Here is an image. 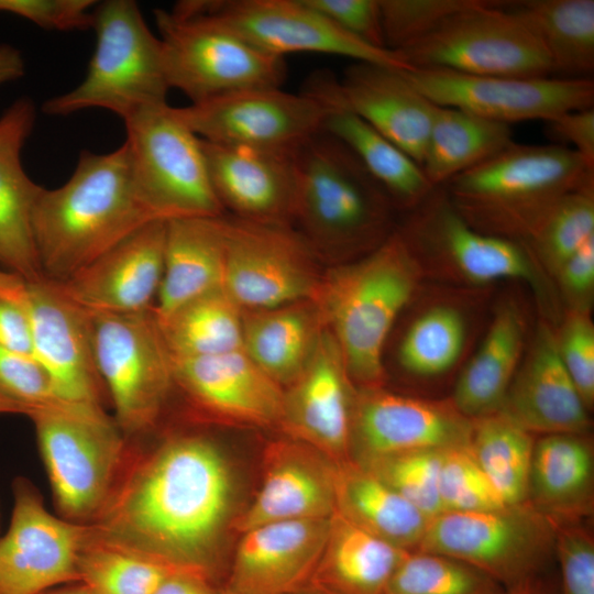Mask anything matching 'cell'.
Here are the masks:
<instances>
[{
  "instance_id": "cell-9",
  "label": "cell",
  "mask_w": 594,
  "mask_h": 594,
  "mask_svg": "<svg viewBox=\"0 0 594 594\" xmlns=\"http://www.w3.org/2000/svg\"><path fill=\"white\" fill-rule=\"evenodd\" d=\"M99 374L113 419L129 442L156 432L175 391L173 358L153 309L92 312Z\"/></svg>"
},
{
  "instance_id": "cell-38",
  "label": "cell",
  "mask_w": 594,
  "mask_h": 594,
  "mask_svg": "<svg viewBox=\"0 0 594 594\" xmlns=\"http://www.w3.org/2000/svg\"><path fill=\"white\" fill-rule=\"evenodd\" d=\"M513 142V131L508 124L433 103L421 167L431 186L438 188Z\"/></svg>"
},
{
  "instance_id": "cell-62",
  "label": "cell",
  "mask_w": 594,
  "mask_h": 594,
  "mask_svg": "<svg viewBox=\"0 0 594 594\" xmlns=\"http://www.w3.org/2000/svg\"><path fill=\"white\" fill-rule=\"evenodd\" d=\"M218 594H239V593L227 587L226 590L218 592Z\"/></svg>"
},
{
  "instance_id": "cell-14",
  "label": "cell",
  "mask_w": 594,
  "mask_h": 594,
  "mask_svg": "<svg viewBox=\"0 0 594 594\" xmlns=\"http://www.w3.org/2000/svg\"><path fill=\"white\" fill-rule=\"evenodd\" d=\"M173 110L204 141L295 153L322 131L331 109L305 91L262 88Z\"/></svg>"
},
{
  "instance_id": "cell-30",
  "label": "cell",
  "mask_w": 594,
  "mask_h": 594,
  "mask_svg": "<svg viewBox=\"0 0 594 594\" xmlns=\"http://www.w3.org/2000/svg\"><path fill=\"white\" fill-rule=\"evenodd\" d=\"M594 454L587 435L559 433L535 441L527 502L550 521L590 519Z\"/></svg>"
},
{
  "instance_id": "cell-42",
  "label": "cell",
  "mask_w": 594,
  "mask_h": 594,
  "mask_svg": "<svg viewBox=\"0 0 594 594\" xmlns=\"http://www.w3.org/2000/svg\"><path fill=\"white\" fill-rule=\"evenodd\" d=\"M176 571L185 570L108 541L92 526L78 561L79 582L92 594H153Z\"/></svg>"
},
{
  "instance_id": "cell-2",
  "label": "cell",
  "mask_w": 594,
  "mask_h": 594,
  "mask_svg": "<svg viewBox=\"0 0 594 594\" xmlns=\"http://www.w3.org/2000/svg\"><path fill=\"white\" fill-rule=\"evenodd\" d=\"M162 220L134 182L124 142L109 153L82 151L69 179L42 187L32 227L44 278L64 284L148 222Z\"/></svg>"
},
{
  "instance_id": "cell-31",
  "label": "cell",
  "mask_w": 594,
  "mask_h": 594,
  "mask_svg": "<svg viewBox=\"0 0 594 594\" xmlns=\"http://www.w3.org/2000/svg\"><path fill=\"white\" fill-rule=\"evenodd\" d=\"M224 217L166 221L164 272L153 307L157 319L193 298L223 287Z\"/></svg>"
},
{
  "instance_id": "cell-50",
  "label": "cell",
  "mask_w": 594,
  "mask_h": 594,
  "mask_svg": "<svg viewBox=\"0 0 594 594\" xmlns=\"http://www.w3.org/2000/svg\"><path fill=\"white\" fill-rule=\"evenodd\" d=\"M560 359L590 410L594 404V324L590 310L570 309L556 331Z\"/></svg>"
},
{
  "instance_id": "cell-19",
  "label": "cell",
  "mask_w": 594,
  "mask_h": 594,
  "mask_svg": "<svg viewBox=\"0 0 594 594\" xmlns=\"http://www.w3.org/2000/svg\"><path fill=\"white\" fill-rule=\"evenodd\" d=\"M201 4L232 31L278 57L320 53L409 70L397 52L361 42L305 0H201Z\"/></svg>"
},
{
  "instance_id": "cell-54",
  "label": "cell",
  "mask_w": 594,
  "mask_h": 594,
  "mask_svg": "<svg viewBox=\"0 0 594 594\" xmlns=\"http://www.w3.org/2000/svg\"><path fill=\"white\" fill-rule=\"evenodd\" d=\"M573 310H590L594 289V238L571 255L554 275Z\"/></svg>"
},
{
  "instance_id": "cell-18",
  "label": "cell",
  "mask_w": 594,
  "mask_h": 594,
  "mask_svg": "<svg viewBox=\"0 0 594 594\" xmlns=\"http://www.w3.org/2000/svg\"><path fill=\"white\" fill-rule=\"evenodd\" d=\"M25 299L33 356L47 371L57 397L105 408L109 399L97 366L92 311L44 277L25 283Z\"/></svg>"
},
{
  "instance_id": "cell-58",
  "label": "cell",
  "mask_w": 594,
  "mask_h": 594,
  "mask_svg": "<svg viewBox=\"0 0 594 594\" xmlns=\"http://www.w3.org/2000/svg\"><path fill=\"white\" fill-rule=\"evenodd\" d=\"M41 594H92V592L81 582L64 584Z\"/></svg>"
},
{
  "instance_id": "cell-24",
  "label": "cell",
  "mask_w": 594,
  "mask_h": 594,
  "mask_svg": "<svg viewBox=\"0 0 594 594\" xmlns=\"http://www.w3.org/2000/svg\"><path fill=\"white\" fill-rule=\"evenodd\" d=\"M201 140V139H200ZM208 173L224 210L238 219L293 227L295 153L215 144L201 140Z\"/></svg>"
},
{
  "instance_id": "cell-57",
  "label": "cell",
  "mask_w": 594,
  "mask_h": 594,
  "mask_svg": "<svg viewBox=\"0 0 594 594\" xmlns=\"http://www.w3.org/2000/svg\"><path fill=\"white\" fill-rule=\"evenodd\" d=\"M24 73L25 64L20 51L0 44V85L22 77Z\"/></svg>"
},
{
  "instance_id": "cell-36",
  "label": "cell",
  "mask_w": 594,
  "mask_h": 594,
  "mask_svg": "<svg viewBox=\"0 0 594 594\" xmlns=\"http://www.w3.org/2000/svg\"><path fill=\"white\" fill-rule=\"evenodd\" d=\"M504 7L546 50L553 74L590 78L594 72V1L526 0Z\"/></svg>"
},
{
  "instance_id": "cell-46",
  "label": "cell",
  "mask_w": 594,
  "mask_h": 594,
  "mask_svg": "<svg viewBox=\"0 0 594 594\" xmlns=\"http://www.w3.org/2000/svg\"><path fill=\"white\" fill-rule=\"evenodd\" d=\"M439 495L443 512H494L508 506L469 447L442 452Z\"/></svg>"
},
{
  "instance_id": "cell-39",
  "label": "cell",
  "mask_w": 594,
  "mask_h": 594,
  "mask_svg": "<svg viewBox=\"0 0 594 594\" xmlns=\"http://www.w3.org/2000/svg\"><path fill=\"white\" fill-rule=\"evenodd\" d=\"M157 322L173 360L243 349V310L223 287L190 299Z\"/></svg>"
},
{
  "instance_id": "cell-53",
  "label": "cell",
  "mask_w": 594,
  "mask_h": 594,
  "mask_svg": "<svg viewBox=\"0 0 594 594\" xmlns=\"http://www.w3.org/2000/svg\"><path fill=\"white\" fill-rule=\"evenodd\" d=\"M0 346L33 355L32 323L25 299V282L0 286Z\"/></svg>"
},
{
  "instance_id": "cell-45",
  "label": "cell",
  "mask_w": 594,
  "mask_h": 594,
  "mask_svg": "<svg viewBox=\"0 0 594 594\" xmlns=\"http://www.w3.org/2000/svg\"><path fill=\"white\" fill-rule=\"evenodd\" d=\"M443 451H411L359 464L370 470L428 518H432L443 513L439 495V471Z\"/></svg>"
},
{
  "instance_id": "cell-29",
  "label": "cell",
  "mask_w": 594,
  "mask_h": 594,
  "mask_svg": "<svg viewBox=\"0 0 594 594\" xmlns=\"http://www.w3.org/2000/svg\"><path fill=\"white\" fill-rule=\"evenodd\" d=\"M34 123L35 107L28 98L0 117V267L25 283L43 278L32 227L42 186L28 176L21 160Z\"/></svg>"
},
{
  "instance_id": "cell-3",
  "label": "cell",
  "mask_w": 594,
  "mask_h": 594,
  "mask_svg": "<svg viewBox=\"0 0 594 594\" xmlns=\"http://www.w3.org/2000/svg\"><path fill=\"white\" fill-rule=\"evenodd\" d=\"M421 268L395 229L374 250L321 275L311 299L358 389L383 387L385 343L417 289Z\"/></svg>"
},
{
  "instance_id": "cell-13",
  "label": "cell",
  "mask_w": 594,
  "mask_h": 594,
  "mask_svg": "<svg viewBox=\"0 0 594 594\" xmlns=\"http://www.w3.org/2000/svg\"><path fill=\"white\" fill-rule=\"evenodd\" d=\"M223 288L242 310L310 299L321 275L316 252L293 227L224 217Z\"/></svg>"
},
{
  "instance_id": "cell-47",
  "label": "cell",
  "mask_w": 594,
  "mask_h": 594,
  "mask_svg": "<svg viewBox=\"0 0 594 594\" xmlns=\"http://www.w3.org/2000/svg\"><path fill=\"white\" fill-rule=\"evenodd\" d=\"M480 0H380L385 45L398 52Z\"/></svg>"
},
{
  "instance_id": "cell-37",
  "label": "cell",
  "mask_w": 594,
  "mask_h": 594,
  "mask_svg": "<svg viewBox=\"0 0 594 594\" xmlns=\"http://www.w3.org/2000/svg\"><path fill=\"white\" fill-rule=\"evenodd\" d=\"M322 131L356 156L395 208L411 210L435 189L415 160L353 112L331 109Z\"/></svg>"
},
{
  "instance_id": "cell-40",
  "label": "cell",
  "mask_w": 594,
  "mask_h": 594,
  "mask_svg": "<svg viewBox=\"0 0 594 594\" xmlns=\"http://www.w3.org/2000/svg\"><path fill=\"white\" fill-rule=\"evenodd\" d=\"M535 441L502 410L472 420L470 451L508 506L527 502Z\"/></svg>"
},
{
  "instance_id": "cell-27",
  "label": "cell",
  "mask_w": 594,
  "mask_h": 594,
  "mask_svg": "<svg viewBox=\"0 0 594 594\" xmlns=\"http://www.w3.org/2000/svg\"><path fill=\"white\" fill-rule=\"evenodd\" d=\"M330 518L277 521L242 532L228 588L239 594L307 590L326 544Z\"/></svg>"
},
{
  "instance_id": "cell-55",
  "label": "cell",
  "mask_w": 594,
  "mask_h": 594,
  "mask_svg": "<svg viewBox=\"0 0 594 594\" xmlns=\"http://www.w3.org/2000/svg\"><path fill=\"white\" fill-rule=\"evenodd\" d=\"M547 123V135L553 144L569 147L594 166V109L562 113Z\"/></svg>"
},
{
  "instance_id": "cell-25",
  "label": "cell",
  "mask_w": 594,
  "mask_h": 594,
  "mask_svg": "<svg viewBox=\"0 0 594 594\" xmlns=\"http://www.w3.org/2000/svg\"><path fill=\"white\" fill-rule=\"evenodd\" d=\"M261 487L232 527L288 520L327 519L336 512V464L314 448L290 438L265 450Z\"/></svg>"
},
{
  "instance_id": "cell-44",
  "label": "cell",
  "mask_w": 594,
  "mask_h": 594,
  "mask_svg": "<svg viewBox=\"0 0 594 594\" xmlns=\"http://www.w3.org/2000/svg\"><path fill=\"white\" fill-rule=\"evenodd\" d=\"M594 238V182L564 196L525 244L539 266L556 275L561 265Z\"/></svg>"
},
{
  "instance_id": "cell-60",
  "label": "cell",
  "mask_w": 594,
  "mask_h": 594,
  "mask_svg": "<svg viewBox=\"0 0 594 594\" xmlns=\"http://www.w3.org/2000/svg\"><path fill=\"white\" fill-rule=\"evenodd\" d=\"M24 282L18 276L10 274L8 272H4V271H0V286L1 287L14 288V287L22 286Z\"/></svg>"
},
{
  "instance_id": "cell-41",
  "label": "cell",
  "mask_w": 594,
  "mask_h": 594,
  "mask_svg": "<svg viewBox=\"0 0 594 594\" xmlns=\"http://www.w3.org/2000/svg\"><path fill=\"white\" fill-rule=\"evenodd\" d=\"M468 339L466 317L457 306L440 302L425 308L407 327L397 351L407 373L431 378L451 371Z\"/></svg>"
},
{
  "instance_id": "cell-5",
  "label": "cell",
  "mask_w": 594,
  "mask_h": 594,
  "mask_svg": "<svg viewBox=\"0 0 594 594\" xmlns=\"http://www.w3.org/2000/svg\"><path fill=\"white\" fill-rule=\"evenodd\" d=\"M294 223L317 253H369L395 229L385 190L340 141L321 131L295 154Z\"/></svg>"
},
{
  "instance_id": "cell-1",
  "label": "cell",
  "mask_w": 594,
  "mask_h": 594,
  "mask_svg": "<svg viewBox=\"0 0 594 594\" xmlns=\"http://www.w3.org/2000/svg\"><path fill=\"white\" fill-rule=\"evenodd\" d=\"M232 491L227 459L206 435L130 442L116 491L91 526L108 541L212 582Z\"/></svg>"
},
{
  "instance_id": "cell-15",
  "label": "cell",
  "mask_w": 594,
  "mask_h": 594,
  "mask_svg": "<svg viewBox=\"0 0 594 594\" xmlns=\"http://www.w3.org/2000/svg\"><path fill=\"white\" fill-rule=\"evenodd\" d=\"M429 101L510 124L544 122L574 110L593 108L592 78L474 76L437 68L404 70Z\"/></svg>"
},
{
  "instance_id": "cell-26",
  "label": "cell",
  "mask_w": 594,
  "mask_h": 594,
  "mask_svg": "<svg viewBox=\"0 0 594 594\" xmlns=\"http://www.w3.org/2000/svg\"><path fill=\"white\" fill-rule=\"evenodd\" d=\"M165 235V220L148 222L61 285L92 312L151 310L163 278Z\"/></svg>"
},
{
  "instance_id": "cell-59",
  "label": "cell",
  "mask_w": 594,
  "mask_h": 594,
  "mask_svg": "<svg viewBox=\"0 0 594 594\" xmlns=\"http://www.w3.org/2000/svg\"><path fill=\"white\" fill-rule=\"evenodd\" d=\"M0 414H22L26 415V411L20 405L9 400L0 395Z\"/></svg>"
},
{
  "instance_id": "cell-6",
  "label": "cell",
  "mask_w": 594,
  "mask_h": 594,
  "mask_svg": "<svg viewBox=\"0 0 594 594\" xmlns=\"http://www.w3.org/2000/svg\"><path fill=\"white\" fill-rule=\"evenodd\" d=\"M26 416L35 428L58 516L95 525L123 473L130 442L101 407L58 403Z\"/></svg>"
},
{
  "instance_id": "cell-61",
  "label": "cell",
  "mask_w": 594,
  "mask_h": 594,
  "mask_svg": "<svg viewBox=\"0 0 594 594\" xmlns=\"http://www.w3.org/2000/svg\"><path fill=\"white\" fill-rule=\"evenodd\" d=\"M504 594H540L537 591V586L535 585H528L524 587H518L514 590L505 591Z\"/></svg>"
},
{
  "instance_id": "cell-28",
  "label": "cell",
  "mask_w": 594,
  "mask_h": 594,
  "mask_svg": "<svg viewBox=\"0 0 594 594\" xmlns=\"http://www.w3.org/2000/svg\"><path fill=\"white\" fill-rule=\"evenodd\" d=\"M501 408L532 435H587L588 409L565 370L556 331L541 323Z\"/></svg>"
},
{
  "instance_id": "cell-51",
  "label": "cell",
  "mask_w": 594,
  "mask_h": 594,
  "mask_svg": "<svg viewBox=\"0 0 594 594\" xmlns=\"http://www.w3.org/2000/svg\"><path fill=\"white\" fill-rule=\"evenodd\" d=\"M92 0H0V12L22 16L53 31H84L94 26Z\"/></svg>"
},
{
  "instance_id": "cell-33",
  "label": "cell",
  "mask_w": 594,
  "mask_h": 594,
  "mask_svg": "<svg viewBox=\"0 0 594 594\" xmlns=\"http://www.w3.org/2000/svg\"><path fill=\"white\" fill-rule=\"evenodd\" d=\"M407 552L334 512L307 590L314 594H384Z\"/></svg>"
},
{
  "instance_id": "cell-34",
  "label": "cell",
  "mask_w": 594,
  "mask_h": 594,
  "mask_svg": "<svg viewBox=\"0 0 594 594\" xmlns=\"http://www.w3.org/2000/svg\"><path fill=\"white\" fill-rule=\"evenodd\" d=\"M323 328L311 298L268 309L243 310V350L285 388L305 369Z\"/></svg>"
},
{
  "instance_id": "cell-8",
  "label": "cell",
  "mask_w": 594,
  "mask_h": 594,
  "mask_svg": "<svg viewBox=\"0 0 594 594\" xmlns=\"http://www.w3.org/2000/svg\"><path fill=\"white\" fill-rule=\"evenodd\" d=\"M169 88L200 103L221 96L280 88L287 68L232 31L201 4L180 1L170 11L154 12Z\"/></svg>"
},
{
  "instance_id": "cell-32",
  "label": "cell",
  "mask_w": 594,
  "mask_h": 594,
  "mask_svg": "<svg viewBox=\"0 0 594 594\" xmlns=\"http://www.w3.org/2000/svg\"><path fill=\"white\" fill-rule=\"evenodd\" d=\"M526 320L519 306H499L486 334L461 372L451 402L473 420L501 410L526 351Z\"/></svg>"
},
{
  "instance_id": "cell-35",
  "label": "cell",
  "mask_w": 594,
  "mask_h": 594,
  "mask_svg": "<svg viewBox=\"0 0 594 594\" xmlns=\"http://www.w3.org/2000/svg\"><path fill=\"white\" fill-rule=\"evenodd\" d=\"M336 512L366 532L406 551L417 549L428 518L353 460L336 464Z\"/></svg>"
},
{
  "instance_id": "cell-43",
  "label": "cell",
  "mask_w": 594,
  "mask_h": 594,
  "mask_svg": "<svg viewBox=\"0 0 594 594\" xmlns=\"http://www.w3.org/2000/svg\"><path fill=\"white\" fill-rule=\"evenodd\" d=\"M506 590L482 571L441 554L408 551L384 594H504Z\"/></svg>"
},
{
  "instance_id": "cell-11",
  "label": "cell",
  "mask_w": 594,
  "mask_h": 594,
  "mask_svg": "<svg viewBox=\"0 0 594 594\" xmlns=\"http://www.w3.org/2000/svg\"><path fill=\"white\" fill-rule=\"evenodd\" d=\"M124 124L134 182L160 219L226 215L210 180L201 140L173 107L145 109Z\"/></svg>"
},
{
  "instance_id": "cell-20",
  "label": "cell",
  "mask_w": 594,
  "mask_h": 594,
  "mask_svg": "<svg viewBox=\"0 0 594 594\" xmlns=\"http://www.w3.org/2000/svg\"><path fill=\"white\" fill-rule=\"evenodd\" d=\"M472 420L449 400L404 396L382 388L358 389L354 398L351 460L421 450L470 447Z\"/></svg>"
},
{
  "instance_id": "cell-22",
  "label": "cell",
  "mask_w": 594,
  "mask_h": 594,
  "mask_svg": "<svg viewBox=\"0 0 594 594\" xmlns=\"http://www.w3.org/2000/svg\"><path fill=\"white\" fill-rule=\"evenodd\" d=\"M355 394L339 346L324 327L305 369L284 388L279 430L334 464L348 462Z\"/></svg>"
},
{
  "instance_id": "cell-21",
  "label": "cell",
  "mask_w": 594,
  "mask_h": 594,
  "mask_svg": "<svg viewBox=\"0 0 594 594\" xmlns=\"http://www.w3.org/2000/svg\"><path fill=\"white\" fill-rule=\"evenodd\" d=\"M404 70L355 62L341 80L315 76L305 92L330 109L353 112L421 166L433 103L410 84Z\"/></svg>"
},
{
  "instance_id": "cell-12",
  "label": "cell",
  "mask_w": 594,
  "mask_h": 594,
  "mask_svg": "<svg viewBox=\"0 0 594 594\" xmlns=\"http://www.w3.org/2000/svg\"><path fill=\"white\" fill-rule=\"evenodd\" d=\"M503 3L480 0L397 53L409 69L437 68L474 76H552L541 43Z\"/></svg>"
},
{
  "instance_id": "cell-56",
  "label": "cell",
  "mask_w": 594,
  "mask_h": 594,
  "mask_svg": "<svg viewBox=\"0 0 594 594\" xmlns=\"http://www.w3.org/2000/svg\"><path fill=\"white\" fill-rule=\"evenodd\" d=\"M153 594H218L211 581L198 573L176 571L167 576Z\"/></svg>"
},
{
  "instance_id": "cell-48",
  "label": "cell",
  "mask_w": 594,
  "mask_h": 594,
  "mask_svg": "<svg viewBox=\"0 0 594 594\" xmlns=\"http://www.w3.org/2000/svg\"><path fill=\"white\" fill-rule=\"evenodd\" d=\"M0 395L20 405L26 415L33 409L62 402L47 371L30 354L0 346Z\"/></svg>"
},
{
  "instance_id": "cell-7",
  "label": "cell",
  "mask_w": 594,
  "mask_h": 594,
  "mask_svg": "<svg viewBox=\"0 0 594 594\" xmlns=\"http://www.w3.org/2000/svg\"><path fill=\"white\" fill-rule=\"evenodd\" d=\"M96 48L84 80L73 90L45 101L50 116H69L101 108L123 121L167 103L163 47L143 19L136 2L108 0L96 4Z\"/></svg>"
},
{
  "instance_id": "cell-49",
  "label": "cell",
  "mask_w": 594,
  "mask_h": 594,
  "mask_svg": "<svg viewBox=\"0 0 594 594\" xmlns=\"http://www.w3.org/2000/svg\"><path fill=\"white\" fill-rule=\"evenodd\" d=\"M562 594H594V537L584 521H550Z\"/></svg>"
},
{
  "instance_id": "cell-4",
  "label": "cell",
  "mask_w": 594,
  "mask_h": 594,
  "mask_svg": "<svg viewBox=\"0 0 594 594\" xmlns=\"http://www.w3.org/2000/svg\"><path fill=\"white\" fill-rule=\"evenodd\" d=\"M594 182V166L557 144L513 142L443 186L474 229L526 244L568 194Z\"/></svg>"
},
{
  "instance_id": "cell-23",
  "label": "cell",
  "mask_w": 594,
  "mask_h": 594,
  "mask_svg": "<svg viewBox=\"0 0 594 594\" xmlns=\"http://www.w3.org/2000/svg\"><path fill=\"white\" fill-rule=\"evenodd\" d=\"M173 374L175 391L197 417L279 429L284 388L243 349L173 360Z\"/></svg>"
},
{
  "instance_id": "cell-10",
  "label": "cell",
  "mask_w": 594,
  "mask_h": 594,
  "mask_svg": "<svg viewBox=\"0 0 594 594\" xmlns=\"http://www.w3.org/2000/svg\"><path fill=\"white\" fill-rule=\"evenodd\" d=\"M553 527L528 502L494 512H443L416 550L466 563L506 591L535 585L553 553Z\"/></svg>"
},
{
  "instance_id": "cell-16",
  "label": "cell",
  "mask_w": 594,
  "mask_h": 594,
  "mask_svg": "<svg viewBox=\"0 0 594 594\" xmlns=\"http://www.w3.org/2000/svg\"><path fill=\"white\" fill-rule=\"evenodd\" d=\"M12 491L10 525L0 538V594H41L79 582V556L91 526L50 513L25 477H16Z\"/></svg>"
},
{
  "instance_id": "cell-17",
  "label": "cell",
  "mask_w": 594,
  "mask_h": 594,
  "mask_svg": "<svg viewBox=\"0 0 594 594\" xmlns=\"http://www.w3.org/2000/svg\"><path fill=\"white\" fill-rule=\"evenodd\" d=\"M411 211L397 231L419 260L435 257L473 284L519 279L539 290V264L527 245L474 229L453 208L442 187Z\"/></svg>"
},
{
  "instance_id": "cell-52",
  "label": "cell",
  "mask_w": 594,
  "mask_h": 594,
  "mask_svg": "<svg viewBox=\"0 0 594 594\" xmlns=\"http://www.w3.org/2000/svg\"><path fill=\"white\" fill-rule=\"evenodd\" d=\"M305 1L361 42L377 48H387L383 35L380 0Z\"/></svg>"
}]
</instances>
